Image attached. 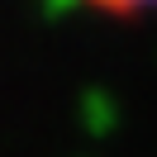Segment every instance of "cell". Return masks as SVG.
Wrapping results in <instances>:
<instances>
[{"instance_id": "6da1fadb", "label": "cell", "mask_w": 157, "mask_h": 157, "mask_svg": "<svg viewBox=\"0 0 157 157\" xmlns=\"http://www.w3.org/2000/svg\"><path fill=\"white\" fill-rule=\"evenodd\" d=\"M71 5L100 14V19H147V14H157V0H71Z\"/></svg>"}]
</instances>
